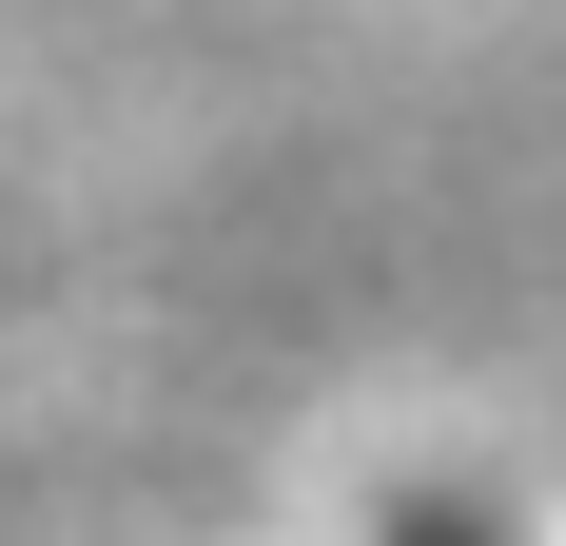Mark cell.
<instances>
[{
    "instance_id": "6da1fadb",
    "label": "cell",
    "mask_w": 566,
    "mask_h": 546,
    "mask_svg": "<svg viewBox=\"0 0 566 546\" xmlns=\"http://www.w3.org/2000/svg\"><path fill=\"white\" fill-rule=\"evenodd\" d=\"M430 546H450V527H430Z\"/></svg>"
}]
</instances>
